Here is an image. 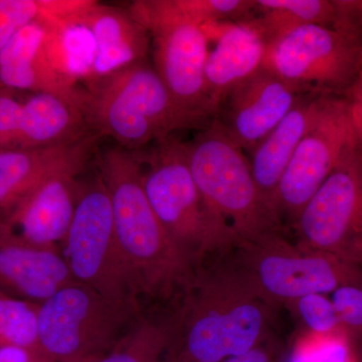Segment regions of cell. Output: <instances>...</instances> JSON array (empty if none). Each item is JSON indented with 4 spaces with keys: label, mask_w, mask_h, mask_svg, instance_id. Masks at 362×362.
<instances>
[{
    "label": "cell",
    "mask_w": 362,
    "mask_h": 362,
    "mask_svg": "<svg viewBox=\"0 0 362 362\" xmlns=\"http://www.w3.org/2000/svg\"><path fill=\"white\" fill-rule=\"evenodd\" d=\"M173 312L165 362H223L265 344L275 307L238 270L230 254L195 273Z\"/></svg>",
    "instance_id": "1"
},
{
    "label": "cell",
    "mask_w": 362,
    "mask_h": 362,
    "mask_svg": "<svg viewBox=\"0 0 362 362\" xmlns=\"http://www.w3.org/2000/svg\"><path fill=\"white\" fill-rule=\"evenodd\" d=\"M97 165L110 197L117 243L138 296L169 301L181 295L197 272L176 251L150 206L140 151L112 147L98 156Z\"/></svg>",
    "instance_id": "2"
},
{
    "label": "cell",
    "mask_w": 362,
    "mask_h": 362,
    "mask_svg": "<svg viewBox=\"0 0 362 362\" xmlns=\"http://www.w3.org/2000/svg\"><path fill=\"white\" fill-rule=\"evenodd\" d=\"M143 170V187L171 244L195 272L209 259L223 258L240 240L221 220L195 185L188 166L185 142L173 135L156 142Z\"/></svg>",
    "instance_id": "3"
},
{
    "label": "cell",
    "mask_w": 362,
    "mask_h": 362,
    "mask_svg": "<svg viewBox=\"0 0 362 362\" xmlns=\"http://www.w3.org/2000/svg\"><path fill=\"white\" fill-rule=\"evenodd\" d=\"M78 99L90 132L131 151L175 131L197 129L147 59L85 83Z\"/></svg>",
    "instance_id": "4"
},
{
    "label": "cell",
    "mask_w": 362,
    "mask_h": 362,
    "mask_svg": "<svg viewBox=\"0 0 362 362\" xmlns=\"http://www.w3.org/2000/svg\"><path fill=\"white\" fill-rule=\"evenodd\" d=\"M185 149L190 173L204 201L240 243L282 232V221L259 194L249 157L218 119L185 142Z\"/></svg>",
    "instance_id": "5"
},
{
    "label": "cell",
    "mask_w": 362,
    "mask_h": 362,
    "mask_svg": "<svg viewBox=\"0 0 362 362\" xmlns=\"http://www.w3.org/2000/svg\"><path fill=\"white\" fill-rule=\"evenodd\" d=\"M149 35L154 69L175 103L202 130L216 114L206 86L209 42L204 26L177 0H140L128 7Z\"/></svg>",
    "instance_id": "6"
},
{
    "label": "cell",
    "mask_w": 362,
    "mask_h": 362,
    "mask_svg": "<svg viewBox=\"0 0 362 362\" xmlns=\"http://www.w3.org/2000/svg\"><path fill=\"white\" fill-rule=\"evenodd\" d=\"M140 315V309L74 281L40 304L37 356L42 362L101 358Z\"/></svg>",
    "instance_id": "7"
},
{
    "label": "cell",
    "mask_w": 362,
    "mask_h": 362,
    "mask_svg": "<svg viewBox=\"0 0 362 362\" xmlns=\"http://www.w3.org/2000/svg\"><path fill=\"white\" fill-rule=\"evenodd\" d=\"M230 258L259 296L273 307L309 294H329L362 284V269L324 252L292 244L282 232L240 243Z\"/></svg>",
    "instance_id": "8"
},
{
    "label": "cell",
    "mask_w": 362,
    "mask_h": 362,
    "mask_svg": "<svg viewBox=\"0 0 362 362\" xmlns=\"http://www.w3.org/2000/svg\"><path fill=\"white\" fill-rule=\"evenodd\" d=\"M62 255L74 281L114 303L139 309L137 291L117 243L110 197L99 173L82 183Z\"/></svg>",
    "instance_id": "9"
},
{
    "label": "cell",
    "mask_w": 362,
    "mask_h": 362,
    "mask_svg": "<svg viewBox=\"0 0 362 362\" xmlns=\"http://www.w3.org/2000/svg\"><path fill=\"white\" fill-rule=\"evenodd\" d=\"M292 226L300 247L362 269V142L345 152Z\"/></svg>",
    "instance_id": "10"
},
{
    "label": "cell",
    "mask_w": 362,
    "mask_h": 362,
    "mask_svg": "<svg viewBox=\"0 0 362 362\" xmlns=\"http://www.w3.org/2000/svg\"><path fill=\"white\" fill-rule=\"evenodd\" d=\"M362 66V39L322 25H304L267 45L263 68L309 92L342 96Z\"/></svg>",
    "instance_id": "11"
},
{
    "label": "cell",
    "mask_w": 362,
    "mask_h": 362,
    "mask_svg": "<svg viewBox=\"0 0 362 362\" xmlns=\"http://www.w3.org/2000/svg\"><path fill=\"white\" fill-rule=\"evenodd\" d=\"M362 142L349 105L343 96L325 94L315 118L298 145L276 197V211L293 223L317 189L337 168L345 152Z\"/></svg>",
    "instance_id": "12"
},
{
    "label": "cell",
    "mask_w": 362,
    "mask_h": 362,
    "mask_svg": "<svg viewBox=\"0 0 362 362\" xmlns=\"http://www.w3.org/2000/svg\"><path fill=\"white\" fill-rule=\"evenodd\" d=\"M77 84L66 66L57 23L40 20L28 23L0 52V90L74 97Z\"/></svg>",
    "instance_id": "13"
},
{
    "label": "cell",
    "mask_w": 362,
    "mask_h": 362,
    "mask_svg": "<svg viewBox=\"0 0 362 362\" xmlns=\"http://www.w3.org/2000/svg\"><path fill=\"white\" fill-rule=\"evenodd\" d=\"M309 90L262 68L225 98L218 119L226 134L249 154Z\"/></svg>",
    "instance_id": "14"
},
{
    "label": "cell",
    "mask_w": 362,
    "mask_h": 362,
    "mask_svg": "<svg viewBox=\"0 0 362 362\" xmlns=\"http://www.w3.org/2000/svg\"><path fill=\"white\" fill-rule=\"evenodd\" d=\"M77 176L61 173L47 178L0 223L26 244L62 252L82 188Z\"/></svg>",
    "instance_id": "15"
},
{
    "label": "cell",
    "mask_w": 362,
    "mask_h": 362,
    "mask_svg": "<svg viewBox=\"0 0 362 362\" xmlns=\"http://www.w3.org/2000/svg\"><path fill=\"white\" fill-rule=\"evenodd\" d=\"M75 21L90 42L85 83L146 59L148 33L128 9L90 1Z\"/></svg>",
    "instance_id": "16"
},
{
    "label": "cell",
    "mask_w": 362,
    "mask_h": 362,
    "mask_svg": "<svg viewBox=\"0 0 362 362\" xmlns=\"http://www.w3.org/2000/svg\"><path fill=\"white\" fill-rule=\"evenodd\" d=\"M99 136L70 144L0 151V220L35 188L61 173L80 175L96 150Z\"/></svg>",
    "instance_id": "17"
},
{
    "label": "cell",
    "mask_w": 362,
    "mask_h": 362,
    "mask_svg": "<svg viewBox=\"0 0 362 362\" xmlns=\"http://www.w3.org/2000/svg\"><path fill=\"white\" fill-rule=\"evenodd\" d=\"M202 26L209 42H214L207 52L204 75L207 96L218 115L226 95L263 68L267 42L251 18Z\"/></svg>",
    "instance_id": "18"
},
{
    "label": "cell",
    "mask_w": 362,
    "mask_h": 362,
    "mask_svg": "<svg viewBox=\"0 0 362 362\" xmlns=\"http://www.w3.org/2000/svg\"><path fill=\"white\" fill-rule=\"evenodd\" d=\"M71 282L62 252L26 244L0 223V294L40 304Z\"/></svg>",
    "instance_id": "19"
},
{
    "label": "cell",
    "mask_w": 362,
    "mask_h": 362,
    "mask_svg": "<svg viewBox=\"0 0 362 362\" xmlns=\"http://www.w3.org/2000/svg\"><path fill=\"white\" fill-rule=\"evenodd\" d=\"M324 95L309 93L302 97L284 119L249 153L252 176L259 194L277 214L276 197L279 185L298 145L313 122Z\"/></svg>",
    "instance_id": "20"
},
{
    "label": "cell",
    "mask_w": 362,
    "mask_h": 362,
    "mask_svg": "<svg viewBox=\"0 0 362 362\" xmlns=\"http://www.w3.org/2000/svg\"><path fill=\"white\" fill-rule=\"evenodd\" d=\"M74 97L54 93H33L23 100L18 149L45 148L80 141L90 132Z\"/></svg>",
    "instance_id": "21"
},
{
    "label": "cell",
    "mask_w": 362,
    "mask_h": 362,
    "mask_svg": "<svg viewBox=\"0 0 362 362\" xmlns=\"http://www.w3.org/2000/svg\"><path fill=\"white\" fill-rule=\"evenodd\" d=\"M254 25L267 45L276 37L304 25L331 28L333 23L331 0H254Z\"/></svg>",
    "instance_id": "22"
},
{
    "label": "cell",
    "mask_w": 362,
    "mask_h": 362,
    "mask_svg": "<svg viewBox=\"0 0 362 362\" xmlns=\"http://www.w3.org/2000/svg\"><path fill=\"white\" fill-rule=\"evenodd\" d=\"M171 327L173 313L140 315L97 362H160L170 341Z\"/></svg>",
    "instance_id": "23"
},
{
    "label": "cell",
    "mask_w": 362,
    "mask_h": 362,
    "mask_svg": "<svg viewBox=\"0 0 362 362\" xmlns=\"http://www.w3.org/2000/svg\"><path fill=\"white\" fill-rule=\"evenodd\" d=\"M284 362H362L352 335L341 327L328 333L303 330Z\"/></svg>",
    "instance_id": "24"
},
{
    "label": "cell",
    "mask_w": 362,
    "mask_h": 362,
    "mask_svg": "<svg viewBox=\"0 0 362 362\" xmlns=\"http://www.w3.org/2000/svg\"><path fill=\"white\" fill-rule=\"evenodd\" d=\"M39 306L0 294V347H16L37 356Z\"/></svg>",
    "instance_id": "25"
},
{
    "label": "cell",
    "mask_w": 362,
    "mask_h": 362,
    "mask_svg": "<svg viewBox=\"0 0 362 362\" xmlns=\"http://www.w3.org/2000/svg\"><path fill=\"white\" fill-rule=\"evenodd\" d=\"M183 11L201 25L240 23L252 18L254 0H177Z\"/></svg>",
    "instance_id": "26"
},
{
    "label": "cell",
    "mask_w": 362,
    "mask_h": 362,
    "mask_svg": "<svg viewBox=\"0 0 362 362\" xmlns=\"http://www.w3.org/2000/svg\"><path fill=\"white\" fill-rule=\"evenodd\" d=\"M286 307L301 321L304 330L328 333L341 328L332 302L324 294L306 295Z\"/></svg>",
    "instance_id": "27"
},
{
    "label": "cell",
    "mask_w": 362,
    "mask_h": 362,
    "mask_svg": "<svg viewBox=\"0 0 362 362\" xmlns=\"http://www.w3.org/2000/svg\"><path fill=\"white\" fill-rule=\"evenodd\" d=\"M42 0H0V52L23 26L42 20Z\"/></svg>",
    "instance_id": "28"
},
{
    "label": "cell",
    "mask_w": 362,
    "mask_h": 362,
    "mask_svg": "<svg viewBox=\"0 0 362 362\" xmlns=\"http://www.w3.org/2000/svg\"><path fill=\"white\" fill-rule=\"evenodd\" d=\"M331 295L341 327L352 337L362 335V284L341 286Z\"/></svg>",
    "instance_id": "29"
},
{
    "label": "cell",
    "mask_w": 362,
    "mask_h": 362,
    "mask_svg": "<svg viewBox=\"0 0 362 362\" xmlns=\"http://www.w3.org/2000/svg\"><path fill=\"white\" fill-rule=\"evenodd\" d=\"M23 100L11 90H0V151L18 149Z\"/></svg>",
    "instance_id": "30"
},
{
    "label": "cell",
    "mask_w": 362,
    "mask_h": 362,
    "mask_svg": "<svg viewBox=\"0 0 362 362\" xmlns=\"http://www.w3.org/2000/svg\"><path fill=\"white\" fill-rule=\"evenodd\" d=\"M333 23L331 28L362 39V0H331Z\"/></svg>",
    "instance_id": "31"
},
{
    "label": "cell",
    "mask_w": 362,
    "mask_h": 362,
    "mask_svg": "<svg viewBox=\"0 0 362 362\" xmlns=\"http://www.w3.org/2000/svg\"><path fill=\"white\" fill-rule=\"evenodd\" d=\"M342 96L349 105L352 120L362 141V66L356 80Z\"/></svg>",
    "instance_id": "32"
},
{
    "label": "cell",
    "mask_w": 362,
    "mask_h": 362,
    "mask_svg": "<svg viewBox=\"0 0 362 362\" xmlns=\"http://www.w3.org/2000/svg\"><path fill=\"white\" fill-rule=\"evenodd\" d=\"M223 362H279L275 354L265 344L259 345L240 356L230 357Z\"/></svg>",
    "instance_id": "33"
},
{
    "label": "cell",
    "mask_w": 362,
    "mask_h": 362,
    "mask_svg": "<svg viewBox=\"0 0 362 362\" xmlns=\"http://www.w3.org/2000/svg\"><path fill=\"white\" fill-rule=\"evenodd\" d=\"M0 362H42L35 354L16 347H0Z\"/></svg>",
    "instance_id": "34"
},
{
    "label": "cell",
    "mask_w": 362,
    "mask_h": 362,
    "mask_svg": "<svg viewBox=\"0 0 362 362\" xmlns=\"http://www.w3.org/2000/svg\"><path fill=\"white\" fill-rule=\"evenodd\" d=\"M97 361H98V359H86V361H69V362H97Z\"/></svg>",
    "instance_id": "35"
}]
</instances>
